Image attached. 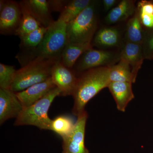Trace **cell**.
I'll return each instance as SVG.
<instances>
[{"instance_id":"13","label":"cell","mask_w":153,"mask_h":153,"mask_svg":"<svg viewBox=\"0 0 153 153\" xmlns=\"http://www.w3.org/2000/svg\"><path fill=\"white\" fill-rule=\"evenodd\" d=\"M120 55V58L129 64L133 74L137 78L145 60L142 44L126 41L121 50Z\"/></svg>"},{"instance_id":"8","label":"cell","mask_w":153,"mask_h":153,"mask_svg":"<svg viewBox=\"0 0 153 153\" xmlns=\"http://www.w3.org/2000/svg\"><path fill=\"white\" fill-rule=\"evenodd\" d=\"M51 77L60 90V96L73 95L78 78L73 69L64 66L60 61H57L52 67Z\"/></svg>"},{"instance_id":"22","label":"cell","mask_w":153,"mask_h":153,"mask_svg":"<svg viewBox=\"0 0 153 153\" xmlns=\"http://www.w3.org/2000/svg\"><path fill=\"white\" fill-rule=\"evenodd\" d=\"M75 122L73 118L68 115H60L52 120L50 130L60 135L62 138L71 133Z\"/></svg>"},{"instance_id":"12","label":"cell","mask_w":153,"mask_h":153,"mask_svg":"<svg viewBox=\"0 0 153 153\" xmlns=\"http://www.w3.org/2000/svg\"><path fill=\"white\" fill-rule=\"evenodd\" d=\"M42 26L48 27L55 21L47 0H25L20 2Z\"/></svg>"},{"instance_id":"20","label":"cell","mask_w":153,"mask_h":153,"mask_svg":"<svg viewBox=\"0 0 153 153\" xmlns=\"http://www.w3.org/2000/svg\"><path fill=\"white\" fill-rule=\"evenodd\" d=\"M91 0H72L68 1L58 19L68 24L76 18L82 11L89 5Z\"/></svg>"},{"instance_id":"17","label":"cell","mask_w":153,"mask_h":153,"mask_svg":"<svg viewBox=\"0 0 153 153\" xmlns=\"http://www.w3.org/2000/svg\"><path fill=\"white\" fill-rule=\"evenodd\" d=\"M94 43L100 48H112L120 44V32L114 27L101 28L95 33Z\"/></svg>"},{"instance_id":"25","label":"cell","mask_w":153,"mask_h":153,"mask_svg":"<svg viewBox=\"0 0 153 153\" xmlns=\"http://www.w3.org/2000/svg\"><path fill=\"white\" fill-rule=\"evenodd\" d=\"M142 47L145 59L152 60L153 55V28L146 29Z\"/></svg>"},{"instance_id":"24","label":"cell","mask_w":153,"mask_h":153,"mask_svg":"<svg viewBox=\"0 0 153 153\" xmlns=\"http://www.w3.org/2000/svg\"><path fill=\"white\" fill-rule=\"evenodd\" d=\"M16 71L13 66L0 63V88L10 89Z\"/></svg>"},{"instance_id":"26","label":"cell","mask_w":153,"mask_h":153,"mask_svg":"<svg viewBox=\"0 0 153 153\" xmlns=\"http://www.w3.org/2000/svg\"><path fill=\"white\" fill-rule=\"evenodd\" d=\"M68 1L64 0H50L48 1L49 9L51 12H59L61 13L67 4Z\"/></svg>"},{"instance_id":"28","label":"cell","mask_w":153,"mask_h":153,"mask_svg":"<svg viewBox=\"0 0 153 153\" xmlns=\"http://www.w3.org/2000/svg\"><path fill=\"white\" fill-rule=\"evenodd\" d=\"M152 60H153V55L152 56Z\"/></svg>"},{"instance_id":"15","label":"cell","mask_w":153,"mask_h":153,"mask_svg":"<svg viewBox=\"0 0 153 153\" xmlns=\"http://www.w3.org/2000/svg\"><path fill=\"white\" fill-rule=\"evenodd\" d=\"M136 8L134 1L122 0L109 11L105 17V22L109 25L123 22L131 18L135 13Z\"/></svg>"},{"instance_id":"6","label":"cell","mask_w":153,"mask_h":153,"mask_svg":"<svg viewBox=\"0 0 153 153\" xmlns=\"http://www.w3.org/2000/svg\"><path fill=\"white\" fill-rule=\"evenodd\" d=\"M120 59V53L94 49L91 47L82 54L73 67L74 71L81 73L97 67H110L116 64Z\"/></svg>"},{"instance_id":"23","label":"cell","mask_w":153,"mask_h":153,"mask_svg":"<svg viewBox=\"0 0 153 153\" xmlns=\"http://www.w3.org/2000/svg\"><path fill=\"white\" fill-rule=\"evenodd\" d=\"M48 27L41 26L31 33L20 38L21 47L28 50L29 49L30 51L36 49L43 41Z\"/></svg>"},{"instance_id":"11","label":"cell","mask_w":153,"mask_h":153,"mask_svg":"<svg viewBox=\"0 0 153 153\" xmlns=\"http://www.w3.org/2000/svg\"><path fill=\"white\" fill-rule=\"evenodd\" d=\"M56 87L50 77L44 82L32 85L16 94L23 106L26 108L36 103Z\"/></svg>"},{"instance_id":"4","label":"cell","mask_w":153,"mask_h":153,"mask_svg":"<svg viewBox=\"0 0 153 153\" xmlns=\"http://www.w3.org/2000/svg\"><path fill=\"white\" fill-rule=\"evenodd\" d=\"M60 94V90L55 88L36 103L24 108L14 125L33 126L40 129L50 130L52 120L48 116V111L55 99Z\"/></svg>"},{"instance_id":"16","label":"cell","mask_w":153,"mask_h":153,"mask_svg":"<svg viewBox=\"0 0 153 153\" xmlns=\"http://www.w3.org/2000/svg\"><path fill=\"white\" fill-rule=\"evenodd\" d=\"M91 47V43L68 42L61 54L60 62L66 67L72 69L82 54Z\"/></svg>"},{"instance_id":"27","label":"cell","mask_w":153,"mask_h":153,"mask_svg":"<svg viewBox=\"0 0 153 153\" xmlns=\"http://www.w3.org/2000/svg\"><path fill=\"white\" fill-rule=\"evenodd\" d=\"M118 3L117 0H103L102 1L105 11H110Z\"/></svg>"},{"instance_id":"21","label":"cell","mask_w":153,"mask_h":153,"mask_svg":"<svg viewBox=\"0 0 153 153\" xmlns=\"http://www.w3.org/2000/svg\"><path fill=\"white\" fill-rule=\"evenodd\" d=\"M19 3L22 8V18L15 35L19 36L20 38L43 26L28 12L20 2Z\"/></svg>"},{"instance_id":"14","label":"cell","mask_w":153,"mask_h":153,"mask_svg":"<svg viewBox=\"0 0 153 153\" xmlns=\"http://www.w3.org/2000/svg\"><path fill=\"white\" fill-rule=\"evenodd\" d=\"M132 84L128 82H111L108 87L117 109L121 112L126 111L128 105L134 98Z\"/></svg>"},{"instance_id":"19","label":"cell","mask_w":153,"mask_h":153,"mask_svg":"<svg viewBox=\"0 0 153 153\" xmlns=\"http://www.w3.org/2000/svg\"><path fill=\"white\" fill-rule=\"evenodd\" d=\"M109 68L111 82H128L132 84L135 82L137 78L125 60L120 58L118 63L110 66Z\"/></svg>"},{"instance_id":"3","label":"cell","mask_w":153,"mask_h":153,"mask_svg":"<svg viewBox=\"0 0 153 153\" xmlns=\"http://www.w3.org/2000/svg\"><path fill=\"white\" fill-rule=\"evenodd\" d=\"M56 62L41 57L30 60L17 70L10 90L15 93L21 92L32 85L47 80L51 77L52 67Z\"/></svg>"},{"instance_id":"1","label":"cell","mask_w":153,"mask_h":153,"mask_svg":"<svg viewBox=\"0 0 153 153\" xmlns=\"http://www.w3.org/2000/svg\"><path fill=\"white\" fill-rule=\"evenodd\" d=\"M110 68L108 66L92 68L80 73L72 96V114L78 117L85 111V105L110 82Z\"/></svg>"},{"instance_id":"10","label":"cell","mask_w":153,"mask_h":153,"mask_svg":"<svg viewBox=\"0 0 153 153\" xmlns=\"http://www.w3.org/2000/svg\"><path fill=\"white\" fill-rule=\"evenodd\" d=\"M24 107L16 93L10 89L0 88V124L11 118L16 119Z\"/></svg>"},{"instance_id":"2","label":"cell","mask_w":153,"mask_h":153,"mask_svg":"<svg viewBox=\"0 0 153 153\" xmlns=\"http://www.w3.org/2000/svg\"><path fill=\"white\" fill-rule=\"evenodd\" d=\"M66 27L67 24L60 19L53 22L48 27L41 44L30 51V61L38 57L60 61L62 52L68 43Z\"/></svg>"},{"instance_id":"5","label":"cell","mask_w":153,"mask_h":153,"mask_svg":"<svg viewBox=\"0 0 153 153\" xmlns=\"http://www.w3.org/2000/svg\"><path fill=\"white\" fill-rule=\"evenodd\" d=\"M97 3L92 1L76 18L67 24L68 42L91 43L97 28Z\"/></svg>"},{"instance_id":"9","label":"cell","mask_w":153,"mask_h":153,"mask_svg":"<svg viewBox=\"0 0 153 153\" xmlns=\"http://www.w3.org/2000/svg\"><path fill=\"white\" fill-rule=\"evenodd\" d=\"M22 18V8L20 3L15 1H5L4 8L0 11L1 34L15 35Z\"/></svg>"},{"instance_id":"7","label":"cell","mask_w":153,"mask_h":153,"mask_svg":"<svg viewBox=\"0 0 153 153\" xmlns=\"http://www.w3.org/2000/svg\"><path fill=\"white\" fill-rule=\"evenodd\" d=\"M88 114L85 111L77 117L71 133L62 138V153H89L85 147V126Z\"/></svg>"},{"instance_id":"18","label":"cell","mask_w":153,"mask_h":153,"mask_svg":"<svg viewBox=\"0 0 153 153\" xmlns=\"http://www.w3.org/2000/svg\"><path fill=\"white\" fill-rule=\"evenodd\" d=\"M146 29L143 28L140 19L138 11L136 8L135 13L130 18L126 25V41L142 44L143 41Z\"/></svg>"}]
</instances>
